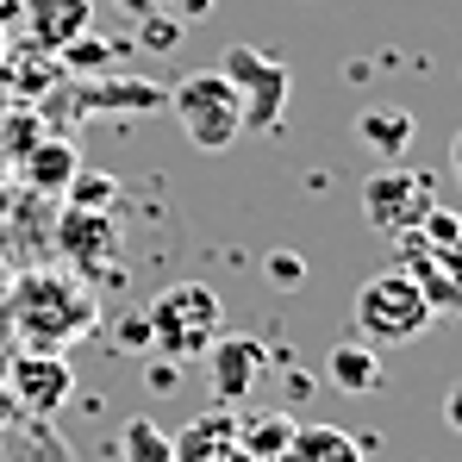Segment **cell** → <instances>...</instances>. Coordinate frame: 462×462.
Segmentation results:
<instances>
[{
    "label": "cell",
    "mask_w": 462,
    "mask_h": 462,
    "mask_svg": "<svg viewBox=\"0 0 462 462\" xmlns=\"http://www.w3.org/2000/svg\"><path fill=\"white\" fill-rule=\"evenodd\" d=\"M94 294L81 288L76 275H63V269H32V275H19V288H13V325H19V337L25 344H38V350H63V344H76L81 331H94Z\"/></svg>",
    "instance_id": "1"
},
{
    "label": "cell",
    "mask_w": 462,
    "mask_h": 462,
    "mask_svg": "<svg viewBox=\"0 0 462 462\" xmlns=\"http://www.w3.org/2000/svg\"><path fill=\"white\" fill-rule=\"evenodd\" d=\"M169 106H175V119H181L194 151H226V144L244 138V100L219 69H194L188 81H175Z\"/></svg>",
    "instance_id": "4"
},
{
    "label": "cell",
    "mask_w": 462,
    "mask_h": 462,
    "mask_svg": "<svg viewBox=\"0 0 462 462\" xmlns=\"http://www.w3.org/2000/svg\"><path fill=\"white\" fill-rule=\"evenodd\" d=\"M144 382H151V393H175L181 387V363L175 356H156L151 369H144Z\"/></svg>",
    "instance_id": "24"
},
{
    "label": "cell",
    "mask_w": 462,
    "mask_h": 462,
    "mask_svg": "<svg viewBox=\"0 0 462 462\" xmlns=\"http://www.w3.org/2000/svg\"><path fill=\"white\" fill-rule=\"evenodd\" d=\"M119 188H113V175H81L69 181V207H94V213H106V200H113Z\"/></svg>",
    "instance_id": "21"
},
{
    "label": "cell",
    "mask_w": 462,
    "mask_h": 462,
    "mask_svg": "<svg viewBox=\"0 0 462 462\" xmlns=\"http://www.w3.org/2000/svg\"><path fill=\"white\" fill-rule=\"evenodd\" d=\"M138 38H144V44H151V51H175V38H181V19H162V13H144V19H138Z\"/></svg>",
    "instance_id": "22"
},
{
    "label": "cell",
    "mask_w": 462,
    "mask_h": 462,
    "mask_svg": "<svg viewBox=\"0 0 462 462\" xmlns=\"http://www.w3.org/2000/svg\"><path fill=\"white\" fill-rule=\"evenodd\" d=\"M57 57H63V69L88 76V69H106V63H113V44H100L94 32H81V38H69V44L57 51Z\"/></svg>",
    "instance_id": "19"
},
{
    "label": "cell",
    "mask_w": 462,
    "mask_h": 462,
    "mask_svg": "<svg viewBox=\"0 0 462 462\" xmlns=\"http://www.w3.org/2000/svg\"><path fill=\"white\" fill-rule=\"evenodd\" d=\"M219 76L244 100V132H275L282 125V106H288V88H294L282 57H269L256 44H231L226 57H219Z\"/></svg>",
    "instance_id": "5"
},
{
    "label": "cell",
    "mask_w": 462,
    "mask_h": 462,
    "mask_svg": "<svg viewBox=\"0 0 462 462\" xmlns=\"http://www.w3.org/2000/svg\"><path fill=\"white\" fill-rule=\"evenodd\" d=\"M237 438H244V450H250L256 462H282L288 438H294V419H288V406H269V412L237 419Z\"/></svg>",
    "instance_id": "16"
},
{
    "label": "cell",
    "mask_w": 462,
    "mask_h": 462,
    "mask_svg": "<svg viewBox=\"0 0 462 462\" xmlns=\"http://www.w3.org/2000/svg\"><path fill=\"white\" fill-rule=\"evenodd\" d=\"M282 462H369V457H363V444H356L350 431H337V425H294Z\"/></svg>",
    "instance_id": "15"
},
{
    "label": "cell",
    "mask_w": 462,
    "mask_h": 462,
    "mask_svg": "<svg viewBox=\"0 0 462 462\" xmlns=\"http://www.w3.org/2000/svg\"><path fill=\"white\" fill-rule=\"evenodd\" d=\"M412 231H419L425 244H462V213L457 207H425V219Z\"/></svg>",
    "instance_id": "20"
},
{
    "label": "cell",
    "mask_w": 462,
    "mask_h": 462,
    "mask_svg": "<svg viewBox=\"0 0 462 462\" xmlns=\"http://www.w3.org/2000/svg\"><path fill=\"white\" fill-rule=\"evenodd\" d=\"M325 375L337 393H375L387 382V363L375 344H363V337H337L331 350H325Z\"/></svg>",
    "instance_id": "13"
},
{
    "label": "cell",
    "mask_w": 462,
    "mask_h": 462,
    "mask_svg": "<svg viewBox=\"0 0 462 462\" xmlns=\"http://www.w3.org/2000/svg\"><path fill=\"white\" fill-rule=\"evenodd\" d=\"M151 344L156 356H175L181 369L194 363V356H207L213 350V337L226 331V307H219V294L207 288V282H175V288H162L151 307Z\"/></svg>",
    "instance_id": "3"
},
{
    "label": "cell",
    "mask_w": 462,
    "mask_h": 462,
    "mask_svg": "<svg viewBox=\"0 0 462 462\" xmlns=\"http://www.w3.org/2000/svg\"><path fill=\"white\" fill-rule=\"evenodd\" d=\"M175 462H256L237 438V412L231 406H213L200 412L181 438H175Z\"/></svg>",
    "instance_id": "9"
},
{
    "label": "cell",
    "mask_w": 462,
    "mask_h": 462,
    "mask_svg": "<svg viewBox=\"0 0 462 462\" xmlns=\"http://www.w3.org/2000/svg\"><path fill=\"white\" fill-rule=\"evenodd\" d=\"M450 175H457V188H462V132L450 138Z\"/></svg>",
    "instance_id": "29"
},
{
    "label": "cell",
    "mask_w": 462,
    "mask_h": 462,
    "mask_svg": "<svg viewBox=\"0 0 462 462\" xmlns=\"http://www.w3.org/2000/svg\"><path fill=\"white\" fill-rule=\"evenodd\" d=\"M207 369H213V400H219V406H237V400L256 387V375H263V344L219 331L213 350H207Z\"/></svg>",
    "instance_id": "10"
},
{
    "label": "cell",
    "mask_w": 462,
    "mask_h": 462,
    "mask_svg": "<svg viewBox=\"0 0 462 462\" xmlns=\"http://www.w3.org/2000/svg\"><path fill=\"white\" fill-rule=\"evenodd\" d=\"M269 282H275V288H300V282H307V256H300V250H275V256H269Z\"/></svg>",
    "instance_id": "23"
},
{
    "label": "cell",
    "mask_w": 462,
    "mask_h": 462,
    "mask_svg": "<svg viewBox=\"0 0 462 462\" xmlns=\"http://www.w3.org/2000/svg\"><path fill=\"white\" fill-rule=\"evenodd\" d=\"M57 244H63L69 263L94 269V263H106V256L119 250V226H113L106 213H94V207H69L63 226H57Z\"/></svg>",
    "instance_id": "12"
},
{
    "label": "cell",
    "mask_w": 462,
    "mask_h": 462,
    "mask_svg": "<svg viewBox=\"0 0 462 462\" xmlns=\"http://www.w3.org/2000/svg\"><path fill=\"white\" fill-rule=\"evenodd\" d=\"M119 462H175V438L156 419H125L119 425Z\"/></svg>",
    "instance_id": "18"
},
{
    "label": "cell",
    "mask_w": 462,
    "mask_h": 462,
    "mask_svg": "<svg viewBox=\"0 0 462 462\" xmlns=\"http://www.w3.org/2000/svg\"><path fill=\"white\" fill-rule=\"evenodd\" d=\"M444 419H450V431H462V387H450V400H444Z\"/></svg>",
    "instance_id": "27"
},
{
    "label": "cell",
    "mask_w": 462,
    "mask_h": 462,
    "mask_svg": "<svg viewBox=\"0 0 462 462\" xmlns=\"http://www.w3.org/2000/svg\"><path fill=\"white\" fill-rule=\"evenodd\" d=\"M175 13H181V19H207V13H213V0H175Z\"/></svg>",
    "instance_id": "26"
},
{
    "label": "cell",
    "mask_w": 462,
    "mask_h": 462,
    "mask_svg": "<svg viewBox=\"0 0 462 462\" xmlns=\"http://www.w3.org/2000/svg\"><path fill=\"white\" fill-rule=\"evenodd\" d=\"M350 319H356V337H363V344L400 350V344H419L438 312L425 307V294H419V282H412L406 269H382V275H369V282L356 288Z\"/></svg>",
    "instance_id": "2"
},
{
    "label": "cell",
    "mask_w": 462,
    "mask_h": 462,
    "mask_svg": "<svg viewBox=\"0 0 462 462\" xmlns=\"http://www.w3.org/2000/svg\"><path fill=\"white\" fill-rule=\"evenodd\" d=\"M425 207H438V175L431 169H412V162H382L369 181H363V219L375 231H412L425 219Z\"/></svg>",
    "instance_id": "6"
},
{
    "label": "cell",
    "mask_w": 462,
    "mask_h": 462,
    "mask_svg": "<svg viewBox=\"0 0 462 462\" xmlns=\"http://www.w3.org/2000/svg\"><path fill=\"white\" fill-rule=\"evenodd\" d=\"M400 244V269L419 282L425 307L462 319V244H425L419 231H393Z\"/></svg>",
    "instance_id": "7"
},
{
    "label": "cell",
    "mask_w": 462,
    "mask_h": 462,
    "mask_svg": "<svg viewBox=\"0 0 462 462\" xmlns=\"http://www.w3.org/2000/svg\"><path fill=\"white\" fill-rule=\"evenodd\" d=\"M412 132H419L412 106H363L356 113V138L375 156H387V162H400V156L412 151Z\"/></svg>",
    "instance_id": "14"
},
{
    "label": "cell",
    "mask_w": 462,
    "mask_h": 462,
    "mask_svg": "<svg viewBox=\"0 0 462 462\" xmlns=\"http://www.w3.org/2000/svg\"><path fill=\"white\" fill-rule=\"evenodd\" d=\"M0 57H6V32H0Z\"/></svg>",
    "instance_id": "31"
},
{
    "label": "cell",
    "mask_w": 462,
    "mask_h": 462,
    "mask_svg": "<svg viewBox=\"0 0 462 462\" xmlns=\"http://www.w3.org/2000/svg\"><path fill=\"white\" fill-rule=\"evenodd\" d=\"M19 13H25V38L38 51H63L69 38H81L94 25V6L88 0H25Z\"/></svg>",
    "instance_id": "11"
},
{
    "label": "cell",
    "mask_w": 462,
    "mask_h": 462,
    "mask_svg": "<svg viewBox=\"0 0 462 462\" xmlns=\"http://www.w3.org/2000/svg\"><path fill=\"white\" fill-rule=\"evenodd\" d=\"M76 151H69V144H57V138H44V144H38V151L25 156V181H32V188H44V194H57V188H69V181H76Z\"/></svg>",
    "instance_id": "17"
},
{
    "label": "cell",
    "mask_w": 462,
    "mask_h": 462,
    "mask_svg": "<svg viewBox=\"0 0 462 462\" xmlns=\"http://www.w3.org/2000/svg\"><path fill=\"white\" fill-rule=\"evenodd\" d=\"M119 344H138V350H144V344H151V319H144V312H132V319L119 325Z\"/></svg>",
    "instance_id": "25"
},
{
    "label": "cell",
    "mask_w": 462,
    "mask_h": 462,
    "mask_svg": "<svg viewBox=\"0 0 462 462\" xmlns=\"http://www.w3.org/2000/svg\"><path fill=\"white\" fill-rule=\"evenodd\" d=\"M19 6H25V0H0V25H6V19H13Z\"/></svg>",
    "instance_id": "30"
},
{
    "label": "cell",
    "mask_w": 462,
    "mask_h": 462,
    "mask_svg": "<svg viewBox=\"0 0 462 462\" xmlns=\"http://www.w3.org/2000/svg\"><path fill=\"white\" fill-rule=\"evenodd\" d=\"M13 393H19V406L25 412H57V406H69V393H76V369L57 356V350H25V356H13Z\"/></svg>",
    "instance_id": "8"
},
{
    "label": "cell",
    "mask_w": 462,
    "mask_h": 462,
    "mask_svg": "<svg viewBox=\"0 0 462 462\" xmlns=\"http://www.w3.org/2000/svg\"><path fill=\"white\" fill-rule=\"evenodd\" d=\"M113 6H119V13H132V19H144V13H151L156 0H113Z\"/></svg>",
    "instance_id": "28"
}]
</instances>
